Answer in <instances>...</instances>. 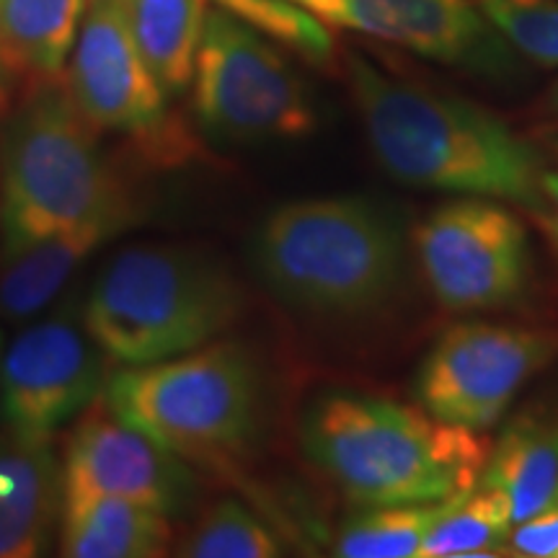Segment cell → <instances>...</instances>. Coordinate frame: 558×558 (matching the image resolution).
I'll use <instances>...</instances> for the list:
<instances>
[{"label":"cell","mask_w":558,"mask_h":558,"mask_svg":"<svg viewBox=\"0 0 558 558\" xmlns=\"http://www.w3.org/2000/svg\"><path fill=\"white\" fill-rule=\"evenodd\" d=\"M177 556L186 558H275L282 556V541L267 522L235 499H220L194 522Z\"/></svg>","instance_id":"22"},{"label":"cell","mask_w":558,"mask_h":558,"mask_svg":"<svg viewBox=\"0 0 558 558\" xmlns=\"http://www.w3.org/2000/svg\"><path fill=\"white\" fill-rule=\"evenodd\" d=\"M243 305L239 279L205 251L140 243L111 256L81 316L107 360L135 367L222 339Z\"/></svg>","instance_id":"5"},{"label":"cell","mask_w":558,"mask_h":558,"mask_svg":"<svg viewBox=\"0 0 558 558\" xmlns=\"http://www.w3.org/2000/svg\"><path fill=\"white\" fill-rule=\"evenodd\" d=\"M62 514V463L52 437L0 432V558H34L52 546Z\"/></svg>","instance_id":"14"},{"label":"cell","mask_w":558,"mask_h":558,"mask_svg":"<svg viewBox=\"0 0 558 558\" xmlns=\"http://www.w3.org/2000/svg\"><path fill=\"white\" fill-rule=\"evenodd\" d=\"M556 505H558V499H556Z\"/></svg>","instance_id":"28"},{"label":"cell","mask_w":558,"mask_h":558,"mask_svg":"<svg viewBox=\"0 0 558 558\" xmlns=\"http://www.w3.org/2000/svg\"><path fill=\"white\" fill-rule=\"evenodd\" d=\"M11 83H13V75L5 70L3 60H0V109L9 104V94H11Z\"/></svg>","instance_id":"27"},{"label":"cell","mask_w":558,"mask_h":558,"mask_svg":"<svg viewBox=\"0 0 558 558\" xmlns=\"http://www.w3.org/2000/svg\"><path fill=\"white\" fill-rule=\"evenodd\" d=\"M507 45L543 68H558V0H476Z\"/></svg>","instance_id":"24"},{"label":"cell","mask_w":558,"mask_h":558,"mask_svg":"<svg viewBox=\"0 0 558 558\" xmlns=\"http://www.w3.org/2000/svg\"><path fill=\"white\" fill-rule=\"evenodd\" d=\"M456 501L365 507V512L341 527L333 554L341 558H416L432 525Z\"/></svg>","instance_id":"21"},{"label":"cell","mask_w":558,"mask_h":558,"mask_svg":"<svg viewBox=\"0 0 558 558\" xmlns=\"http://www.w3.org/2000/svg\"><path fill=\"white\" fill-rule=\"evenodd\" d=\"M192 83L194 114L213 137L269 143L316 130V109L295 70L226 9L207 11Z\"/></svg>","instance_id":"7"},{"label":"cell","mask_w":558,"mask_h":558,"mask_svg":"<svg viewBox=\"0 0 558 558\" xmlns=\"http://www.w3.org/2000/svg\"><path fill=\"white\" fill-rule=\"evenodd\" d=\"M60 463L62 501L114 497L173 518L194 494L186 460L114 414L107 401L83 411Z\"/></svg>","instance_id":"11"},{"label":"cell","mask_w":558,"mask_h":558,"mask_svg":"<svg viewBox=\"0 0 558 558\" xmlns=\"http://www.w3.org/2000/svg\"><path fill=\"white\" fill-rule=\"evenodd\" d=\"M320 21L407 47L422 58L499 73L505 39L476 0H295Z\"/></svg>","instance_id":"13"},{"label":"cell","mask_w":558,"mask_h":558,"mask_svg":"<svg viewBox=\"0 0 558 558\" xmlns=\"http://www.w3.org/2000/svg\"><path fill=\"white\" fill-rule=\"evenodd\" d=\"M512 525V507L505 494L478 484L432 525L416 558L505 556L509 550H501V543Z\"/></svg>","instance_id":"20"},{"label":"cell","mask_w":558,"mask_h":558,"mask_svg":"<svg viewBox=\"0 0 558 558\" xmlns=\"http://www.w3.org/2000/svg\"><path fill=\"white\" fill-rule=\"evenodd\" d=\"M254 267L290 308L357 318L399 290L403 239L393 215L373 199H298L269 213L256 230Z\"/></svg>","instance_id":"4"},{"label":"cell","mask_w":558,"mask_h":558,"mask_svg":"<svg viewBox=\"0 0 558 558\" xmlns=\"http://www.w3.org/2000/svg\"><path fill=\"white\" fill-rule=\"evenodd\" d=\"M481 486L505 494L514 525L554 507L558 499V416L530 411L514 418L488 452Z\"/></svg>","instance_id":"17"},{"label":"cell","mask_w":558,"mask_h":558,"mask_svg":"<svg viewBox=\"0 0 558 558\" xmlns=\"http://www.w3.org/2000/svg\"><path fill=\"white\" fill-rule=\"evenodd\" d=\"M509 548L518 556L558 558V505L509 530Z\"/></svg>","instance_id":"25"},{"label":"cell","mask_w":558,"mask_h":558,"mask_svg":"<svg viewBox=\"0 0 558 558\" xmlns=\"http://www.w3.org/2000/svg\"><path fill=\"white\" fill-rule=\"evenodd\" d=\"M347 78L378 163L403 184L541 207V153L476 104L390 78L347 54Z\"/></svg>","instance_id":"1"},{"label":"cell","mask_w":558,"mask_h":558,"mask_svg":"<svg viewBox=\"0 0 558 558\" xmlns=\"http://www.w3.org/2000/svg\"><path fill=\"white\" fill-rule=\"evenodd\" d=\"M62 81L96 132L143 140L163 128L166 90L145 65L117 0H88Z\"/></svg>","instance_id":"12"},{"label":"cell","mask_w":558,"mask_h":558,"mask_svg":"<svg viewBox=\"0 0 558 558\" xmlns=\"http://www.w3.org/2000/svg\"><path fill=\"white\" fill-rule=\"evenodd\" d=\"M104 401L184 460L213 463L259 435L264 380L246 347L218 339L179 357L122 367L107 380Z\"/></svg>","instance_id":"6"},{"label":"cell","mask_w":558,"mask_h":558,"mask_svg":"<svg viewBox=\"0 0 558 558\" xmlns=\"http://www.w3.org/2000/svg\"><path fill=\"white\" fill-rule=\"evenodd\" d=\"M535 218L546 230L550 246L558 254V160L554 166H543L541 173V207L535 209Z\"/></svg>","instance_id":"26"},{"label":"cell","mask_w":558,"mask_h":558,"mask_svg":"<svg viewBox=\"0 0 558 558\" xmlns=\"http://www.w3.org/2000/svg\"><path fill=\"white\" fill-rule=\"evenodd\" d=\"M65 81L32 83L0 130V233L3 251L143 207L99 148Z\"/></svg>","instance_id":"3"},{"label":"cell","mask_w":558,"mask_h":558,"mask_svg":"<svg viewBox=\"0 0 558 558\" xmlns=\"http://www.w3.org/2000/svg\"><path fill=\"white\" fill-rule=\"evenodd\" d=\"M107 354L73 308L26 326L0 357V411L11 429L52 437L62 424L99 403Z\"/></svg>","instance_id":"10"},{"label":"cell","mask_w":558,"mask_h":558,"mask_svg":"<svg viewBox=\"0 0 558 558\" xmlns=\"http://www.w3.org/2000/svg\"><path fill=\"white\" fill-rule=\"evenodd\" d=\"M414 243L424 282L448 311L505 308L527 288L525 226L486 197L437 207L416 228Z\"/></svg>","instance_id":"8"},{"label":"cell","mask_w":558,"mask_h":558,"mask_svg":"<svg viewBox=\"0 0 558 558\" xmlns=\"http://www.w3.org/2000/svg\"><path fill=\"white\" fill-rule=\"evenodd\" d=\"M140 218L117 215L50 235L16 251H3L0 264V316L26 320L45 311L83 264L111 239L128 233Z\"/></svg>","instance_id":"15"},{"label":"cell","mask_w":558,"mask_h":558,"mask_svg":"<svg viewBox=\"0 0 558 558\" xmlns=\"http://www.w3.org/2000/svg\"><path fill=\"white\" fill-rule=\"evenodd\" d=\"M300 445L316 469L360 507L429 505L481 484L488 442L427 409L378 396L326 393L305 411Z\"/></svg>","instance_id":"2"},{"label":"cell","mask_w":558,"mask_h":558,"mask_svg":"<svg viewBox=\"0 0 558 558\" xmlns=\"http://www.w3.org/2000/svg\"><path fill=\"white\" fill-rule=\"evenodd\" d=\"M60 554L68 558H160L171 554V518L114 497L62 501Z\"/></svg>","instance_id":"16"},{"label":"cell","mask_w":558,"mask_h":558,"mask_svg":"<svg viewBox=\"0 0 558 558\" xmlns=\"http://www.w3.org/2000/svg\"><path fill=\"white\" fill-rule=\"evenodd\" d=\"M117 5L160 88L181 94L194 78L207 0H117Z\"/></svg>","instance_id":"19"},{"label":"cell","mask_w":558,"mask_h":558,"mask_svg":"<svg viewBox=\"0 0 558 558\" xmlns=\"http://www.w3.org/2000/svg\"><path fill=\"white\" fill-rule=\"evenodd\" d=\"M88 0H0V60L13 78H60Z\"/></svg>","instance_id":"18"},{"label":"cell","mask_w":558,"mask_h":558,"mask_svg":"<svg viewBox=\"0 0 558 558\" xmlns=\"http://www.w3.org/2000/svg\"><path fill=\"white\" fill-rule=\"evenodd\" d=\"M556 352L558 337L550 331L481 320L456 324L418 367L416 396L439 422L486 432Z\"/></svg>","instance_id":"9"},{"label":"cell","mask_w":558,"mask_h":558,"mask_svg":"<svg viewBox=\"0 0 558 558\" xmlns=\"http://www.w3.org/2000/svg\"><path fill=\"white\" fill-rule=\"evenodd\" d=\"M215 3L313 65L326 68L337 60V41L326 21L295 0H215Z\"/></svg>","instance_id":"23"}]
</instances>
